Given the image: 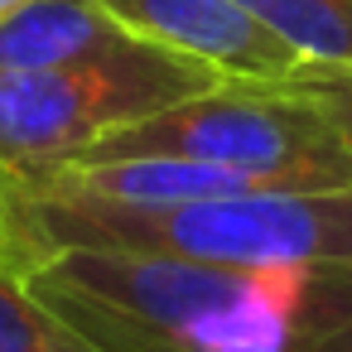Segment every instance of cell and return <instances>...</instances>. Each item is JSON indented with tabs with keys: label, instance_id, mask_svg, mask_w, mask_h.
Returning a JSON list of instances; mask_svg holds the SVG:
<instances>
[{
	"label": "cell",
	"instance_id": "cell-1",
	"mask_svg": "<svg viewBox=\"0 0 352 352\" xmlns=\"http://www.w3.org/2000/svg\"><path fill=\"white\" fill-rule=\"evenodd\" d=\"M25 280L102 352H304L352 314V270L58 251Z\"/></svg>",
	"mask_w": 352,
	"mask_h": 352
},
{
	"label": "cell",
	"instance_id": "cell-2",
	"mask_svg": "<svg viewBox=\"0 0 352 352\" xmlns=\"http://www.w3.org/2000/svg\"><path fill=\"white\" fill-rule=\"evenodd\" d=\"M58 251H160L217 265L352 270V188H275L174 208H97L30 198L0 179V261L30 275Z\"/></svg>",
	"mask_w": 352,
	"mask_h": 352
},
{
	"label": "cell",
	"instance_id": "cell-3",
	"mask_svg": "<svg viewBox=\"0 0 352 352\" xmlns=\"http://www.w3.org/2000/svg\"><path fill=\"white\" fill-rule=\"evenodd\" d=\"M78 160H193L261 188H352V155L333 126L299 97L261 82H222L184 97L160 116L102 135Z\"/></svg>",
	"mask_w": 352,
	"mask_h": 352
},
{
	"label": "cell",
	"instance_id": "cell-4",
	"mask_svg": "<svg viewBox=\"0 0 352 352\" xmlns=\"http://www.w3.org/2000/svg\"><path fill=\"white\" fill-rule=\"evenodd\" d=\"M212 87H222L217 73L160 44L107 63L0 73V174L68 164L102 135Z\"/></svg>",
	"mask_w": 352,
	"mask_h": 352
},
{
	"label": "cell",
	"instance_id": "cell-5",
	"mask_svg": "<svg viewBox=\"0 0 352 352\" xmlns=\"http://www.w3.org/2000/svg\"><path fill=\"white\" fill-rule=\"evenodd\" d=\"M131 34L203 63L222 82H285L304 58L236 0H97Z\"/></svg>",
	"mask_w": 352,
	"mask_h": 352
},
{
	"label": "cell",
	"instance_id": "cell-6",
	"mask_svg": "<svg viewBox=\"0 0 352 352\" xmlns=\"http://www.w3.org/2000/svg\"><path fill=\"white\" fill-rule=\"evenodd\" d=\"M150 39L131 34L97 0H30L0 25V73L107 63L145 49Z\"/></svg>",
	"mask_w": 352,
	"mask_h": 352
},
{
	"label": "cell",
	"instance_id": "cell-7",
	"mask_svg": "<svg viewBox=\"0 0 352 352\" xmlns=\"http://www.w3.org/2000/svg\"><path fill=\"white\" fill-rule=\"evenodd\" d=\"M304 63L352 68V0H236Z\"/></svg>",
	"mask_w": 352,
	"mask_h": 352
},
{
	"label": "cell",
	"instance_id": "cell-8",
	"mask_svg": "<svg viewBox=\"0 0 352 352\" xmlns=\"http://www.w3.org/2000/svg\"><path fill=\"white\" fill-rule=\"evenodd\" d=\"M0 352H102V347L87 342L73 323H63L10 261H0Z\"/></svg>",
	"mask_w": 352,
	"mask_h": 352
},
{
	"label": "cell",
	"instance_id": "cell-9",
	"mask_svg": "<svg viewBox=\"0 0 352 352\" xmlns=\"http://www.w3.org/2000/svg\"><path fill=\"white\" fill-rule=\"evenodd\" d=\"M285 97H299L304 107H314L333 135L347 145L352 155V68H328V63H304L299 73H289L285 82H270Z\"/></svg>",
	"mask_w": 352,
	"mask_h": 352
},
{
	"label": "cell",
	"instance_id": "cell-10",
	"mask_svg": "<svg viewBox=\"0 0 352 352\" xmlns=\"http://www.w3.org/2000/svg\"><path fill=\"white\" fill-rule=\"evenodd\" d=\"M304 352H352V314H347L342 323L323 328L318 338H309V342H304Z\"/></svg>",
	"mask_w": 352,
	"mask_h": 352
},
{
	"label": "cell",
	"instance_id": "cell-11",
	"mask_svg": "<svg viewBox=\"0 0 352 352\" xmlns=\"http://www.w3.org/2000/svg\"><path fill=\"white\" fill-rule=\"evenodd\" d=\"M25 6H30V0H0V25H6L15 10H25Z\"/></svg>",
	"mask_w": 352,
	"mask_h": 352
}]
</instances>
